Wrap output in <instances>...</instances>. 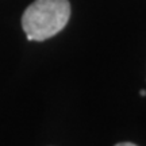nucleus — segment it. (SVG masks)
Returning <instances> with one entry per match:
<instances>
[{
    "instance_id": "3",
    "label": "nucleus",
    "mask_w": 146,
    "mask_h": 146,
    "mask_svg": "<svg viewBox=\"0 0 146 146\" xmlns=\"http://www.w3.org/2000/svg\"><path fill=\"white\" fill-rule=\"evenodd\" d=\"M139 95H141L142 98H145V96H146V91H145V89H142L141 92H139Z\"/></svg>"
},
{
    "instance_id": "1",
    "label": "nucleus",
    "mask_w": 146,
    "mask_h": 146,
    "mask_svg": "<svg viewBox=\"0 0 146 146\" xmlns=\"http://www.w3.org/2000/svg\"><path fill=\"white\" fill-rule=\"evenodd\" d=\"M69 16L68 0H35L22 16V27L29 41H45L66 26Z\"/></svg>"
},
{
    "instance_id": "2",
    "label": "nucleus",
    "mask_w": 146,
    "mask_h": 146,
    "mask_svg": "<svg viewBox=\"0 0 146 146\" xmlns=\"http://www.w3.org/2000/svg\"><path fill=\"white\" fill-rule=\"evenodd\" d=\"M115 146H137L134 143H130V142H122V143H116Z\"/></svg>"
}]
</instances>
